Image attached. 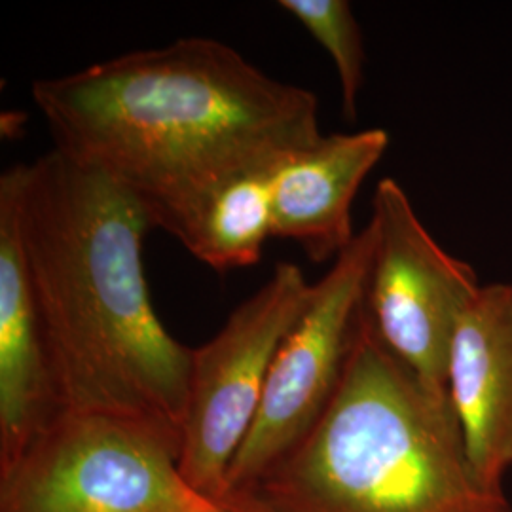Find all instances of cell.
Instances as JSON below:
<instances>
[{
    "instance_id": "obj_1",
    "label": "cell",
    "mask_w": 512,
    "mask_h": 512,
    "mask_svg": "<svg viewBox=\"0 0 512 512\" xmlns=\"http://www.w3.org/2000/svg\"><path fill=\"white\" fill-rule=\"evenodd\" d=\"M33 99L55 150L124 186L164 230L222 177L323 137L315 93L213 38L37 80Z\"/></svg>"
},
{
    "instance_id": "obj_2",
    "label": "cell",
    "mask_w": 512,
    "mask_h": 512,
    "mask_svg": "<svg viewBox=\"0 0 512 512\" xmlns=\"http://www.w3.org/2000/svg\"><path fill=\"white\" fill-rule=\"evenodd\" d=\"M8 175L63 410L143 418L183 437L194 348L150 302L147 207L55 148Z\"/></svg>"
},
{
    "instance_id": "obj_3",
    "label": "cell",
    "mask_w": 512,
    "mask_h": 512,
    "mask_svg": "<svg viewBox=\"0 0 512 512\" xmlns=\"http://www.w3.org/2000/svg\"><path fill=\"white\" fill-rule=\"evenodd\" d=\"M241 512H512L476 478L448 395L380 340L368 311L323 418Z\"/></svg>"
},
{
    "instance_id": "obj_4",
    "label": "cell",
    "mask_w": 512,
    "mask_h": 512,
    "mask_svg": "<svg viewBox=\"0 0 512 512\" xmlns=\"http://www.w3.org/2000/svg\"><path fill=\"white\" fill-rule=\"evenodd\" d=\"M179 456L160 423L61 410L0 469V512H234L186 482Z\"/></svg>"
},
{
    "instance_id": "obj_5",
    "label": "cell",
    "mask_w": 512,
    "mask_h": 512,
    "mask_svg": "<svg viewBox=\"0 0 512 512\" xmlns=\"http://www.w3.org/2000/svg\"><path fill=\"white\" fill-rule=\"evenodd\" d=\"M372 255L374 228L368 222L313 283L306 310L275 353L255 420L226 473V509L241 512L258 482L327 412L365 317Z\"/></svg>"
},
{
    "instance_id": "obj_6",
    "label": "cell",
    "mask_w": 512,
    "mask_h": 512,
    "mask_svg": "<svg viewBox=\"0 0 512 512\" xmlns=\"http://www.w3.org/2000/svg\"><path fill=\"white\" fill-rule=\"evenodd\" d=\"M304 272L275 264L270 279L241 302L224 327L192 353L179 467L200 494L222 503L224 480L262 399L275 353L310 302Z\"/></svg>"
},
{
    "instance_id": "obj_7",
    "label": "cell",
    "mask_w": 512,
    "mask_h": 512,
    "mask_svg": "<svg viewBox=\"0 0 512 512\" xmlns=\"http://www.w3.org/2000/svg\"><path fill=\"white\" fill-rule=\"evenodd\" d=\"M368 222L374 228L366 293L372 327L423 384L448 395L450 342L482 285L471 264L444 251L429 234L397 181L378 183Z\"/></svg>"
},
{
    "instance_id": "obj_8",
    "label": "cell",
    "mask_w": 512,
    "mask_h": 512,
    "mask_svg": "<svg viewBox=\"0 0 512 512\" xmlns=\"http://www.w3.org/2000/svg\"><path fill=\"white\" fill-rule=\"evenodd\" d=\"M446 393L469 465L482 486L503 492L512 467V285H482L454 330Z\"/></svg>"
},
{
    "instance_id": "obj_9",
    "label": "cell",
    "mask_w": 512,
    "mask_h": 512,
    "mask_svg": "<svg viewBox=\"0 0 512 512\" xmlns=\"http://www.w3.org/2000/svg\"><path fill=\"white\" fill-rule=\"evenodd\" d=\"M63 410L8 171L0 177V469L46 431Z\"/></svg>"
},
{
    "instance_id": "obj_10",
    "label": "cell",
    "mask_w": 512,
    "mask_h": 512,
    "mask_svg": "<svg viewBox=\"0 0 512 512\" xmlns=\"http://www.w3.org/2000/svg\"><path fill=\"white\" fill-rule=\"evenodd\" d=\"M387 147V131L372 128L283 154L272 175L274 238L298 243L313 262L336 260L357 238L351 205Z\"/></svg>"
},
{
    "instance_id": "obj_11",
    "label": "cell",
    "mask_w": 512,
    "mask_h": 512,
    "mask_svg": "<svg viewBox=\"0 0 512 512\" xmlns=\"http://www.w3.org/2000/svg\"><path fill=\"white\" fill-rule=\"evenodd\" d=\"M281 156L207 186L165 230L219 274L255 266L266 241L274 238L272 175Z\"/></svg>"
},
{
    "instance_id": "obj_12",
    "label": "cell",
    "mask_w": 512,
    "mask_h": 512,
    "mask_svg": "<svg viewBox=\"0 0 512 512\" xmlns=\"http://www.w3.org/2000/svg\"><path fill=\"white\" fill-rule=\"evenodd\" d=\"M279 8L291 14L332 57L342 92V114L357 120L359 93L365 82L363 33L346 0H281Z\"/></svg>"
}]
</instances>
